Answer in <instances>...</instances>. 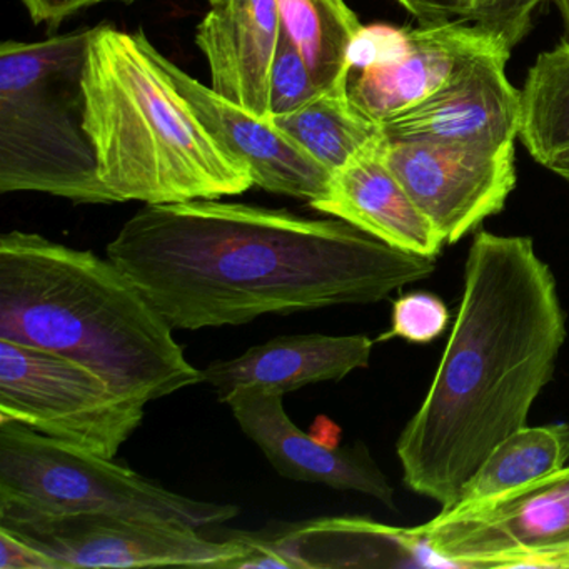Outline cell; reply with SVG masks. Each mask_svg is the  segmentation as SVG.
Masks as SVG:
<instances>
[{"mask_svg": "<svg viewBox=\"0 0 569 569\" xmlns=\"http://www.w3.org/2000/svg\"><path fill=\"white\" fill-rule=\"evenodd\" d=\"M416 529L452 568H569V462Z\"/></svg>", "mask_w": 569, "mask_h": 569, "instance_id": "9", "label": "cell"}, {"mask_svg": "<svg viewBox=\"0 0 569 569\" xmlns=\"http://www.w3.org/2000/svg\"><path fill=\"white\" fill-rule=\"evenodd\" d=\"M552 2L555 8L558 9L559 16H561L562 24H565V41L569 46V0H548Z\"/></svg>", "mask_w": 569, "mask_h": 569, "instance_id": "30", "label": "cell"}, {"mask_svg": "<svg viewBox=\"0 0 569 569\" xmlns=\"http://www.w3.org/2000/svg\"><path fill=\"white\" fill-rule=\"evenodd\" d=\"M499 48L506 46L491 32L461 19L405 28V46L395 58L351 66L348 96L359 112L382 126L431 98L469 62Z\"/></svg>", "mask_w": 569, "mask_h": 569, "instance_id": "12", "label": "cell"}, {"mask_svg": "<svg viewBox=\"0 0 569 569\" xmlns=\"http://www.w3.org/2000/svg\"><path fill=\"white\" fill-rule=\"evenodd\" d=\"M92 29L0 48V192L112 204L86 131L84 69Z\"/></svg>", "mask_w": 569, "mask_h": 569, "instance_id": "5", "label": "cell"}, {"mask_svg": "<svg viewBox=\"0 0 569 569\" xmlns=\"http://www.w3.org/2000/svg\"><path fill=\"white\" fill-rule=\"evenodd\" d=\"M269 119L332 174L371 148L382 132L356 109L348 89L325 92L299 111Z\"/></svg>", "mask_w": 569, "mask_h": 569, "instance_id": "21", "label": "cell"}, {"mask_svg": "<svg viewBox=\"0 0 569 569\" xmlns=\"http://www.w3.org/2000/svg\"><path fill=\"white\" fill-rule=\"evenodd\" d=\"M172 331L111 259L36 232L0 238V339L74 359L149 405L204 382Z\"/></svg>", "mask_w": 569, "mask_h": 569, "instance_id": "3", "label": "cell"}, {"mask_svg": "<svg viewBox=\"0 0 569 569\" xmlns=\"http://www.w3.org/2000/svg\"><path fill=\"white\" fill-rule=\"evenodd\" d=\"M511 51L479 56L431 98L381 126L389 138L506 148L519 139L521 91L506 76Z\"/></svg>", "mask_w": 569, "mask_h": 569, "instance_id": "14", "label": "cell"}, {"mask_svg": "<svg viewBox=\"0 0 569 569\" xmlns=\"http://www.w3.org/2000/svg\"><path fill=\"white\" fill-rule=\"evenodd\" d=\"M448 306L431 292H408L392 302L391 328L378 341L401 338L415 345L438 339L449 325Z\"/></svg>", "mask_w": 569, "mask_h": 569, "instance_id": "24", "label": "cell"}, {"mask_svg": "<svg viewBox=\"0 0 569 569\" xmlns=\"http://www.w3.org/2000/svg\"><path fill=\"white\" fill-rule=\"evenodd\" d=\"M566 332L555 274L532 239L478 232L441 362L396 442L405 485L441 511L456 506L489 452L528 422Z\"/></svg>", "mask_w": 569, "mask_h": 569, "instance_id": "2", "label": "cell"}, {"mask_svg": "<svg viewBox=\"0 0 569 569\" xmlns=\"http://www.w3.org/2000/svg\"><path fill=\"white\" fill-rule=\"evenodd\" d=\"M519 141L538 164L569 151V46L541 52L521 89Z\"/></svg>", "mask_w": 569, "mask_h": 569, "instance_id": "22", "label": "cell"}, {"mask_svg": "<svg viewBox=\"0 0 569 569\" xmlns=\"http://www.w3.org/2000/svg\"><path fill=\"white\" fill-rule=\"evenodd\" d=\"M282 31L322 92L348 89L351 54L365 26L345 0H278Z\"/></svg>", "mask_w": 569, "mask_h": 569, "instance_id": "19", "label": "cell"}, {"mask_svg": "<svg viewBox=\"0 0 569 569\" xmlns=\"http://www.w3.org/2000/svg\"><path fill=\"white\" fill-rule=\"evenodd\" d=\"M196 42L211 88L228 101L269 118V79L281 38L278 0H209Z\"/></svg>", "mask_w": 569, "mask_h": 569, "instance_id": "15", "label": "cell"}, {"mask_svg": "<svg viewBox=\"0 0 569 569\" xmlns=\"http://www.w3.org/2000/svg\"><path fill=\"white\" fill-rule=\"evenodd\" d=\"M0 526L54 558L62 569L234 568L251 551L244 536L212 541L182 522L41 511L4 501Z\"/></svg>", "mask_w": 569, "mask_h": 569, "instance_id": "8", "label": "cell"}, {"mask_svg": "<svg viewBox=\"0 0 569 569\" xmlns=\"http://www.w3.org/2000/svg\"><path fill=\"white\" fill-rule=\"evenodd\" d=\"M289 569L321 566H445L416 528L362 518L318 519L266 539Z\"/></svg>", "mask_w": 569, "mask_h": 569, "instance_id": "18", "label": "cell"}, {"mask_svg": "<svg viewBox=\"0 0 569 569\" xmlns=\"http://www.w3.org/2000/svg\"><path fill=\"white\" fill-rule=\"evenodd\" d=\"M375 341L365 335L281 336L252 346L238 358L219 359L202 369L206 385L224 401L242 386L291 392L305 386L341 381L371 362Z\"/></svg>", "mask_w": 569, "mask_h": 569, "instance_id": "17", "label": "cell"}, {"mask_svg": "<svg viewBox=\"0 0 569 569\" xmlns=\"http://www.w3.org/2000/svg\"><path fill=\"white\" fill-rule=\"evenodd\" d=\"M569 461V425H528L502 439L462 486L452 508H466L545 478Z\"/></svg>", "mask_w": 569, "mask_h": 569, "instance_id": "20", "label": "cell"}, {"mask_svg": "<svg viewBox=\"0 0 569 569\" xmlns=\"http://www.w3.org/2000/svg\"><path fill=\"white\" fill-rule=\"evenodd\" d=\"M159 62L198 116L206 131L232 158L251 171L258 188L302 201H319L328 192L332 172L269 118H258L228 101L159 52Z\"/></svg>", "mask_w": 569, "mask_h": 569, "instance_id": "13", "label": "cell"}, {"mask_svg": "<svg viewBox=\"0 0 569 569\" xmlns=\"http://www.w3.org/2000/svg\"><path fill=\"white\" fill-rule=\"evenodd\" d=\"M548 0H476L468 22L491 32L509 51L531 31L536 11Z\"/></svg>", "mask_w": 569, "mask_h": 569, "instance_id": "25", "label": "cell"}, {"mask_svg": "<svg viewBox=\"0 0 569 569\" xmlns=\"http://www.w3.org/2000/svg\"><path fill=\"white\" fill-rule=\"evenodd\" d=\"M82 84L86 131L116 202L221 199L254 186L206 131L142 32L94 28Z\"/></svg>", "mask_w": 569, "mask_h": 569, "instance_id": "4", "label": "cell"}, {"mask_svg": "<svg viewBox=\"0 0 569 569\" xmlns=\"http://www.w3.org/2000/svg\"><path fill=\"white\" fill-rule=\"evenodd\" d=\"M309 206L399 251L436 259L446 244L389 168L381 138L335 172L328 192Z\"/></svg>", "mask_w": 569, "mask_h": 569, "instance_id": "16", "label": "cell"}, {"mask_svg": "<svg viewBox=\"0 0 569 569\" xmlns=\"http://www.w3.org/2000/svg\"><path fill=\"white\" fill-rule=\"evenodd\" d=\"M545 168L569 184V151L561 152V154L549 159Z\"/></svg>", "mask_w": 569, "mask_h": 569, "instance_id": "29", "label": "cell"}, {"mask_svg": "<svg viewBox=\"0 0 569 569\" xmlns=\"http://www.w3.org/2000/svg\"><path fill=\"white\" fill-rule=\"evenodd\" d=\"M222 402L282 478L359 492L396 508L395 489L369 449L362 442L346 448L326 445L301 431L286 412L284 392L242 386Z\"/></svg>", "mask_w": 569, "mask_h": 569, "instance_id": "11", "label": "cell"}, {"mask_svg": "<svg viewBox=\"0 0 569 569\" xmlns=\"http://www.w3.org/2000/svg\"><path fill=\"white\" fill-rule=\"evenodd\" d=\"M421 26L461 19L456 0H396Z\"/></svg>", "mask_w": 569, "mask_h": 569, "instance_id": "28", "label": "cell"}, {"mask_svg": "<svg viewBox=\"0 0 569 569\" xmlns=\"http://www.w3.org/2000/svg\"><path fill=\"white\" fill-rule=\"evenodd\" d=\"M0 569H62L51 556L0 526Z\"/></svg>", "mask_w": 569, "mask_h": 569, "instance_id": "26", "label": "cell"}, {"mask_svg": "<svg viewBox=\"0 0 569 569\" xmlns=\"http://www.w3.org/2000/svg\"><path fill=\"white\" fill-rule=\"evenodd\" d=\"M106 252L181 331L376 305L436 269L341 219L219 199L146 204Z\"/></svg>", "mask_w": 569, "mask_h": 569, "instance_id": "1", "label": "cell"}, {"mask_svg": "<svg viewBox=\"0 0 569 569\" xmlns=\"http://www.w3.org/2000/svg\"><path fill=\"white\" fill-rule=\"evenodd\" d=\"M458 2L459 14H461V21H468L469 12H471L472 6L476 0H456Z\"/></svg>", "mask_w": 569, "mask_h": 569, "instance_id": "31", "label": "cell"}, {"mask_svg": "<svg viewBox=\"0 0 569 569\" xmlns=\"http://www.w3.org/2000/svg\"><path fill=\"white\" fill-rule=\"evenodd\" d=\"M386 162L446 244L499 214L516 188V149L381 136Z\"/></svg>", "mask_w": 569, "mask_h": 569, "instance_id": "10", "label": "cell"}, {"mask_svg": "<svg viewBox=\"0 0 569 569\" xmlns=\"http://www.w3.org/2000/svg\"><path fill=\"white\" fill-rule=\"evenodd\" d=\"M36 24H61L82 9L102 4V2H134V0H22Z\"/></svg>", "mask_w": 569, "mask_h": 569, "instance_id": "27", "label": "cell"}, {"mask_svg": "<svg viewBox=\"0 0 569 569\" xmlns=\"http://www.w3.org/2000/svg\"><path fill=\"white\" fill-rule=\"evenodd\" d=\"M321 94L308 62L281 28L269 79V118L299 111Z\"/></svg>", "mask_w": 569, "mask_h": 569, "instance_id": "23", "label": "cell"}, {"mask_svg": "<svg viewBox=\"0 0 569 569\" xmlns=\"http://www.w3.org/2000/svg\"><path fill=\"white\" fill-rule=\"evenodd\" d=\"M0 501L54 512H96L161 519L204 529L241 512L234 505L199 501L72 448L12 419H0Z\"/></svg>", "mask_w": 569, "mask_h": 569, "instance_id": "6", "label": "cell"}, {"mask_svg": "<svg viewBox=\"0 0 569 569\" xmlns=\"http://www.w3.org/2000/svg\"><path fill=\"white\" fill-rule=\"evenodd\" d=\"M146 406L74 359L0 339V419L114 459Z\"/></svg>", "mask_w": 569, "mask_h": 569, "instance_id": "7", "label": "cell"}]
</instances>
